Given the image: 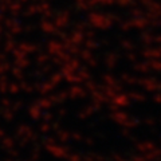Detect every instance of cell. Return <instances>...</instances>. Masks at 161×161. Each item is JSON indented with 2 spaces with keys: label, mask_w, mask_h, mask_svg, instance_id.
<instances>
[{
  "label": "cell",
  "mask_w": 161,
  "mask_h": 161,
  "mask_svg": "<svg viewBox=\"0 0 161 161\" xmlns=\"http://www.w3.org/2000/svg\"><path fill=\"white\" fill-rule=\"evenodd\" d=\"M89 4H109L114 0H86Z\"/></svg>",
  "instance_id": "1"
}]
</instances>
